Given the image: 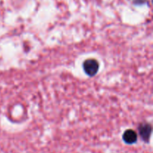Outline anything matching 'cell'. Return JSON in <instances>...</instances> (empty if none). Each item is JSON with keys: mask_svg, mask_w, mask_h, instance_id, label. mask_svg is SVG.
<instances>
[{"mask_svg": "<svg viewBox=\"0 0 153 153\" xmlns=\"http://www.w3.org/2000/svg\"><path fill=\"white\" fill-rule=\"evenodd\" d=\"M99 63L97 60L88 59L84 62L83 68L86 74L89 76H94L99 70Z\"/></svg>", "mask_w": 153, "mask_h": 153, "instance_id": "1", "label": "cell"}, {"mask_svg": "<svg viewBox=\"0 0 153 153\" xmlns=\"http://www.w3.org/2000/svg\"><path fill=\"white\" fill-rule=\"evenodd\" d=\"M138 131L140 137L143 139V140H144L145 142L149 141L151 133H152V126L148 123L140 124L139 126Z\"/></svg>", "mask_w": 153, "mask_h": 153, "instance_id": "2", "label": "cell"}, {"mask_svg": "<svg viewBox=\"0 0 153 153\" xmlns=\"http://www.w3.org/2000/svg\"><path fill=\"white\" fill-rule=\"evenodd\" d=\"M123 139L125 141V143L128 144H133L137 141V133L132 129H128L124 132Z\"/></svg>", "mask_w": 153, "mask_h": 153, "instance_id": "3", "label": "cell"}]
</instances>
